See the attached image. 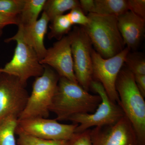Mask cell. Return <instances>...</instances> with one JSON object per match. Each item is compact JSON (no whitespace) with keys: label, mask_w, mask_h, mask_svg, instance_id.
<instances>
[{"label":"cell","mask_w":145,"mask_h":145,"mask_svg":"<svg viewBox=\"0 0 145 145\" xmlns=\"http://www.w3.org/2000/svg\"><path fill=\"white\" fill-rule=\"evenodd\" d=\"M101 102L98 94L92 95L78 83L60 77L50 112L56 114L57 121H68L75 114L93 113Z\"/></svg>","instance_id":"1"},{"label":"cell","mask_w":145,"mask_h":145,"mask_svg":"<svg viewBox=\"0 0 145 145\" xmlns=\"http://www.w3.org/2000/svg\"><path fill=\"white\" fill-rule=\"evenodd\" d=\"M119 105L131 123L137 145H145V102L135 84L134 75L127 67L121 69L116 82Z\"/></svg>","instance_id":"2"},{"label":"cell","mask_w":145,"mask_h":145,"mask_svg":"<svg viewBox=\"0 0 145 145\" xmlns=\"http://www.w3.org/2000/svg\"><path fill=\"white\" fill-rule=\"evenodd\" d=\"M87 16L89 22L82 27L90 39L94 50L101 57L108 59L124 49L117 17L95 13H89Z\"/></svg>","instance_id":"3"},{"label":"cell","mask_w":145,"mask_h":145,"mask_svg":"<svg viewBox=\"0 0 145 145\" xmlns=\"http://www.w3.org/2000/svg\"><path fill=\"white\" fill-rule=\"evenodd\" d=\"M44 67L42 75L36 78L33 83L31 95L18 120L49 117L60 76L52 68L46 65Z\"/></svg>","instance_id":"4"},{"label":"cell","mask_w":145,"mask_h":145,"mask_svg":"<svg viewBox=\"0 0 145 145\" xmlns=\"http://www.w3.org/2000/svg\"><path fill=\"white\" fill-rule=\"evenodd\" d=\"M90 89L101 97V103L93 113L76 114L69 119L78 124L75 133L82 132L91 127L114 124L125 115L121 106L109 99L101 83L93 80Z\"/></svg>","instance_id":"5"},{"label":"cell","mask_w":145,"mask_h":145,"mask_svg":"<svg viewBox=\"0 0 145 145\" xmlns=\"http://www.w3.org/2000/svg\"><path fill=\"white\" fill-rule=\"evenodd\" d=\"M13 41L17 42L13 58L4 67L0 68V72L15 76L27 84L29 78L42 75L44 65L40 63L34 50L24 42L19 29L14 36L5 39L4 42L8 43Z\"/></svg>","instance_id":"6"},{"label":"cell","mask_w":145,"mask_h":145,"mask_svg":"<svg viewBox=\"0 0 145 145\" xmlns=\"http://www.w3.org/2000/svg\"><path fill=\"white\" fill-rule=\"evenodd\" d=\"M68 35L70 39L73 69L76 80L81 86L89 91L93 80L92 43L81 26L74 27Z\"/></svg>","instance_id":"7"},{"label":"cell","mask_w":145,"mask_h":145,"mask_svg":"<svg viewBox=\"0 0 145 145\" xmlns=\"http://www.w3.org/2000/svg\"><path fill=\"white\" fill-rule=\"evenodd\" d=\"M130 51L126 47L119 54L107 59L101 57L93 48L91 52L93 80L101 83L109 99L118 105L119 99L116 90V81Z\"/></svg>","instance_id":"8"},{"label":"cell","mask_w":145,"mask_h":145,"mask_svg":"<svg viewBox=\"0 0 145 145\" xmlns=\"http://www.w3.org/2000/svg\"><path fill=\"white\" fill-rule=\"evenodd\" d=\"M78 124H64L54 119L35 118L18 120L16 134L25 135L48 140H69Z\"/></svg>","instance_id":"9"},{"label":"cell","mask_w":145,"mask_h":145,"mask_svg":"<svg viewBox=\"0 0 145 145\" xmlns=\"http://www.w3.org/2000/svg\"><path fill=\"white\" fill-rule=\"evenodd\" d=\"M27 84L18 78L0 73V120L9 116L18 119L27 103Z\"/></svg>","instance_id":"10"},{"label":"cell","mask_w":145,"mask_h":145,"mask_svg":"<svg viewBox=\"0 0 145 145\" xmlns=\"http://www.w3.org/2000/svg\"><path fill=\"white\" fill-rule=\"evenodd\" d=\"M92 145H137L136 134L125 115L114 124L91 129Z\"/></svg>","instance_id":"11"},{"label":"cell","mask_w":145,"mask_h":145,"mask_svg":"<svg viewBox=\"0 0 145 145\" xmlns=\"http://www.w3.org/2000/svg\"><path fill=\"white\" fill-rule=\"evenodd\" d=\"M40 62L52 68L60 77L78 83L73 69L70 39L68 35L63 36L47 49L44 57Z\"/></svg>","instance_id":"12"},{"label":"cell","mask_w":145,"mask_h":145,"mask_svg":"<svg viewBox=\"0 0 145 145\" xmlns=\"http://www.w3.org/2000/svg\"><path fill=\"white\" fill-rule=\"evenodd\" d=\"M117 23L124 45L130 50L136 48L144 34L145 19L127 10L117 17Z\"/></svg>","instance_id":"13"},{"label":"cell","mask_w":145,"mask_h":145,"mask_svg":"<svg viewBox=\"0 0 145 145\" xmlns=\"http://www.w3.org/2000/svg\"><path fill=\"white\" fill-rule=\"evenodd\" d=\"M49 22L48 17L43 12L40 18L34 23L29 25H18L24 42L34 50L40 61L43 59L46 52L44 39Z\"/></svg>","instance_id":"14"},{"label":"cell","mask_w":145,"mask_h":145,"mask_svg":"<svg viewBox=\"0 0 145 145\" xmlns=\"http://www.w3.org/2000/svg\"><path fill=\"white\" fill-rule=\"evenodd\" d=\"M95 14L118 17L129 10L126 0H94Z\"/></svg>","instance_id":"15"},{"label":"cell","mask_w":145,"mask_h":145,"mask_svg":"<svg viewBox=\"0 0 145 145\" xmlns=\"http://www.w3.org/2000/svg\"><path fill=\"white\" fill-rule=\"evenodd\" d=\"M46 1L25 0L22 10L18 16L19 25H29L36 22L38 20L39 14L43 10Z\"/></svg>","instance_id":"16"},{"label":"cell","mask_w":145,"mask_h":145,"mask_svg":"<svg viewBox=\"0 0 145 145\" xmlns=\"http://www.w3.org/2000/svg\"><path fill=\"white\" fill-rule=\"evenodd\" d=\"M78 7H80L79 1L77 0H48L43 10L51 22L56 17L63 15L66 11Z\"/></svg>","instance_id":"17"},{"label":"cell","mask_w":145,"mask_h":145,"mask_svg":"<svg viewBox=\"0 0 145 145\" xmlns=\"http://www.w3.org/2000/svg\"><path fill=\"white\" fill-rule=\"evenodd\" d=\"M18 122L13 116L0 120V145H18L15 136Z\"/></svg>","instance_id":"18"},{"label":"cell","mask_w":145,"mask_h":145,"mask_svg":"<svg viewBox=\"0 0 145 145\" xmlns=\"http://www.w3.org/2000/svg\"><path fill=\"white\" fill-rule=\"evenodd\" d=\"M48 39H55L59 40L70 31L72 25L67 14L58 16L51 22Z\"/></svg>","instance_id":"19"},{"label":"cell","mask_w":145,"mask_h":145,"mask_svg":"<svg viewBox=\"0 0 145 145\" xmlns=\"http://www.w3.org/2000/svg\"><path fill=\"white\" fill-rule=\"evenodd\" d=\"M125 63L127 68L134 75H145V59L138 53H129L127 55Z\"/></svg>","instance_id":"20"},{"label":"cell","mask_w":145,"mask_h":145,"mask_svg":"<svg viewBox=\"0 0 145 145\" xmlns=\"http://www.w3.org/2000/svg\"><path fill=\"white\" fill-rule=\"evenodd\" d=\"M25 0H0V13L12 17H18Z\"/></svg>","instance_id":"21"},{"label":"cell","mask_w":145,"mask_h":145,"mask_svg":"<svg viewBox=\"0 0 145 145\" xmlns=\"http://www.w3.org/2000/svg\"><path fill=\"white\" fill-rule=\"evenodd\" d=\"M18 136V145H68L69 140H45L25 135Z\"/></svg>","instance_id":"22"},{"label":"cell","mask_w":145,"mask_h":145,"mask_svg":"<svg viewBox=\"0 0 145 145\" xmlns=\"http://www.w3.org/2000/svg\"><path fill=\"white\" fill-rule=\"evenodd\" d=\"M67 14L72 25H80L81 27H84L89 22L88 17L80 7L73 8Z\"/></svg>","instance_id":"23"},{"label":"cell","mask_w":145,"mask_h":145,"mask_svg":"<svg viewBox=\"0 0 145 145\" xmlns=\"http://www.w3.org/2000/svg\"><path fill=\"white\" fill-rule=\"evenodd\" d=\"M91 129L75 133L68 141V145H92L90 137Z\"/></svg>","instance_id":"24"},{"label":"cell","mask_w":145,"mask_h":145,"mask_svg":"<svg viewBox=\"0 0 145 145\" xmlns=\"http://www.w3.org/2000/svg\"><path fill=\"white\" fill-rule=\"evenodd\" d=\"M129 10L145 19V0H127Z\"/></svg>","instance_id":"25"},{"label":"cell","mask_w":145,"mask_h":145,"mask_svg":"<svg viewBox=\"0 0 145 145\" xmlns=\"http://www.w3.org/2000/svg\"><path fill=\"white\" fill-rule=\"evenodd\" d=\"M19 24L18 17H10L0 13V29H3L5 27L10 25Z\"/></svg>","instance_id":"26"},{"label":"cell","mask_w":145,"mask_h":145,"mask_svg":"<svg viewBox=\"0 0 145 145\" xmlns=\"http://www.w3.org/2000/svg\"><path fill=\"white\" fill-rule=\"evenodd\" d=\"M80 7L85 14L94 13L95 5L94 0H80L79 1Z\"/></svg>","instance_id":"27"},{"label":"cell","mask_w":145,"mask_h":145,"mask_svg":"<svg viewBox=\"0 0 145 145\" xmlns=\"http://www.w3.org/2000/svg\"><path fill=\"white\" fill-rule=\"evenodd\" d=\"M135 84L143 97H145V75H134Z\"/></svg>","instance_id":"28"},{"label":"cell","mask_w":145,"mask_h":145,"mask_svg":"<svg viewBox=\"0 0 145 145\" xmlns=\"http://www.w3.org/2000/svg\"><path fill=\"white\" fill-rule=\"evenodd\" d=\"M3 33V29H0V38H1Z\"/></svg>","instance_id":"29"},{"label":"cell","mask_w":145,"mask_h":145,"mask_svg":"<svg viewBox=\"0 0 145 145\" xmlns=\"http://www.w3.org/2000/svg\"><path fill=\"white\" fill-rule=\"evenodd\" d=\"M0 73H1V72H0Z\"/></svg>","instance_id":"30"}]
</instances>
